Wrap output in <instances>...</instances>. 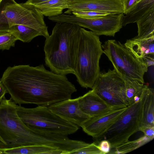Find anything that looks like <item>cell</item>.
Returning a JSON list of instances; mask_svg holds the SVG:
<instances>
[{
  "mask_svg": "<svg viewBox=\"0 0 154 154\" xmlns=\"http://www.w3.org/2000/svg\"><path fill=\"white\" fill-rule=\"evenodd\" d=\"M0 81L11 98L19 105L33 104L48 106L71 98L77 91L66 75L48 70L43 64L9 66Z\"/></svg>",
  "mask_w": 154,
  "mask_h": 154,
  "instance_id": "1",
  "label": "cell"
},
{
  "mask_svg": "<svg viewBox=\"0 0 154 154\" xmlns=\"http://www.w3.org/2000/svg\"><path fill=\"white\" fill-rule=\"evenodd\" d=\"M139 1L141 0H139Z\"/></svg>",
  "mask_w": 154,
  "mask_h": 154,
  "instance_id": "33",
  "label": "cell"
},
{
  "mask_svg": "<svg viewBox=\"0 0 154 154\" xmlns=\"http://www.w3.org/2000/svg\"><path fill=\"white\" fill-rule=\"evenodd\" d=\"M2 0H0V2Z\"/></svg>",
  "mask_w": 154,
  "mask_h": 154,
  "instance_id": "32",
  "label": "cell"
},
{
  "mask_svg": "<svg viewBox=\"0 0 154 154\" xmlns=\"http://www.w3.org/2000/svg\"><path fill=\"white\" fill-rule=\"evenodd\" d=\"M55 149L58 148L48 145H33L14 148L12 151L14 154H48Z\"/></svg>",
  "mask_w": 154,
  "mask_h": 154,
  "instance_id": "23",
  "label": "cell"
},
{
  "mask_svg": "<svg viewBox=\"0 0 154 154\" xmlns=\"http://www.w3.org/2000/svg\"><path fill=\"white\" fill-rule=\"evenodd\" d=\"M152 140L147 136H143L133 141L127 142L114 148L115 154H125L135 150Z\"/></svg>",
  "mask_w": 154,
  "mask_h": 154,
  "instance_id": "22",
  "label": "cell"
},
{
  "mask_svg": "<svg viewBox=\"0 0 154 154\" xmlns=\"http://www.w3.org/2000/svg\"><path fill=\"white\" fill-rule=\"evenodd\" d=\"M154 8V0L139 1L127 14L123 16L122 26L127 24L136 22L147 13Z\"/></svg>",
  "mask_w": 154,
  "mask_h": 154,
  "instance_id": "17",
  "label": "cell"
},
{
  "mask_svg": "<svg viewBox=\"0 0 154 154\" xmlns=\"http://www.w3.org/2000/svg\"><path fill=\"white\" fill-rule=\"evenodd\" d=\"M136 23L138 28V35L136 37L143 38L154 35V8Z\"/></svg>",
  "mask_w": 154,
  "mask_h": 154,
  "instance_id": "19",
  "label": "cell"
},
{
  "mask_svg": "<svg viewBox=\"0 0 154 154\" xmlns=\"http://www.w3.org/2000/svg\"><path fill=\"white\" fill-rule=\"evenodd\" d=\"M73 11L99 12L109 14L123 13V0H69L67 10L64 13L70 14Z\"/></svg>",
  "mask_w": 154,
  "mask_h": 154,
  "instance_id": "11",
  "label": "cell"
},
{
  "mask_svg": "<svg viewBox=\"0 0 154 154\" xmlns=\"http://www.w3.org/2000/svg\"><path fill=\"white\" fill-rule=\"evenodd\" d=\"M140 116L139 131L147 127H154V89L144 85L140 97Z\"/></svg>",
  "mask_w": 154,
  "mask_h": 154,
  "instance_id": "16",
  "label": "cell"
},
{
  "mask_svg": "<svg viewBox=\"0 0 154 154\" xmlns=\"http://www.w3.org/2000/svg\"><path fill=\"white\" fill-rule=\"evenodd\" d=\"M17 113L24 124L35 131L68 135L79 129L52 112L48 106H42L26 108L17 106Z\"/></svg>",
  "mask_w": 154,
  "mask_h": 154,
  "instance_id": "6",
  "label": "cell"
},
{
  "mask_svg": "<svg viewBox=\"0 0 154 154\" xmlns=\"http://www.w3.org/2000/svg\"><path fill=\"white\" fill-rule=\"evenodd\" d=\"M96 144H98L103 154L109 153L111 149V145L107 140H102Z\"/></svg>",
  "mask_w": 154,
  "mask_h": 154,
  "instance_id": "27",
  "label": "cell"
},
{
  "mask_svg": "<svg viewBox=\"0 0 154 154\" xmlns=\"http://www.w3.org/2000/svg\"><path fill=\"white\" fill-rule=\"evenodd\" d=\"M81 27L72 23L57 22L46 38L44 51L45 65L62 75L74 74L76 52Z\"/></svg>",
  "mask_w": 154,
  "mask_h": 154,
  "instance_id": "2",
  "label": "cell"
},
{
  "mask_svg": "<svg viewBox=\"0 0 154 154\" xmlns=\"http://www.w3.org/2000/svg\"><path fill=\"white\" fill-rule=\"evenodd\" d=\"M101 46L103 53L124 81L136 80L144 83L143 76L148 67L129 51L124 44L112 39L106 41Z\"/></svg>",
  "mask_w": 154,
  "mask_h": 154,
  "instance_id": "7",
  "label": "cell"
},
{
  "mask_svg": "<svg viewBox=\"0 0 154 154\" xmlns=\"http://www.w3.org/2000/svg\"><path fill=\"white\" fill-rule=\"evenodd\" d=\"M22 25L39 31L45 38L49 34L44 15L35 6L17 3L14 0L0 2V31H8L12 26Z\"/></svg>",
  "mask_w": 154,
  "mask_h": 154,
  "instance_id": "5",
  "label": "cell"
},
{
  "mask_svg": "<svg viewBox=\"0 0 154 154\" xmlns=\"http://www.w3.org/2000/svg\"><path fill=\"white\" fill-rule=\"evenodd\" d=\"M123 13L108 14L100 17L87 18L76 16L72 14H62L57 16L49 17L53 22H66L75 24L81 27L91 30L98 35L114 36L122 28Z\"/></svg>",
  "mask_w": 154,
  "mask_h": 154,
  "instance_id": "9",
  "label": "cell"
},
{
  "mask_svg": "<svg viewBox=\"0 0 154 154\" xmlns=\"http://www.w3.org/2000/svg\"><path fill=\"white\" fill-rule=\"evenodd\" d=\"M7 93L6 88L0 81V103Z\"/></svg>",
  "mask_w": 154,
  "mask_h": 154,
  "instance_id": "30",
  "label": "cell"
},
{
  "mask_svg": "<svg viewBox=\"0 0 154 154\" xmlns=\"http://www.w3.org/2000/svg\"><path fill=\"white\" fill-rule=\"evenodd\" d=\"M17 39L9 32L0 31V50H9L14 47Z\"/></svg>",
  "mask_w": 154,
  "mask_h": 154,
  "instance_id": "24",
  "label": "cell"
},
{
  "mask_svg": "<svg viewBox=\"0 0 154 154\" xmlns=\"http://www.w3.org/2000/svg\"><path fill=\"white\" fill-rule=\"evenodd\" d=\"M81 110L91 117L98 116L112 110L119 109L105 101L92 89L78 97Z\"/></svg>",
  "mask_w": 154,
  "mask_h": 154,
  "instance_id": "15",
  "label": "cell"
},
{
  "mask_svg": "<svg viewBox=\"0 0 154 154\" xmlns=\"http://www.w3.org/2000/svg\"><path fill=\"white\" fill-rule=\"evenodd\" d=\"M127 49L148 67L154 64V35L127 40L124 44Z\"/></svg>",
  "mask_w": 154,
  "mask_h": 154,
  "instance_id": "14",
  "label": "cell"
},
{
  "mask_svg": "<svg viewBox=\"0 0 154 154\" xmlns=\"http://www.w3.org/2000/svg\"><path fill=\"white\" fill-rule=\"evenodd\" d=\"M124 82L125 99L128 106L140 100L144 84L136 80L124 81Z\"/></svg>",
  "mask_w": 154,
  "mask_h": 154,
  "instance_id": "20",
  "label": "cell"
},
{
  "mask_svg": "<svg viewBox=\"0 0 154 154\" xmlns=\"http://www.w3.org/2000/svg\"><path fill=\"white\" fill-rule=\"evenodd\" d=\"M50 0H28L24 3L27 4H29L35 6L38 4L46 2Z\"/></svg>",
  "mask_w": 154,
  "mask_h": 154,
  "instance_id": "31",
  "label": "cell"
},
{
  "mask_svg": "<svg viewBox=\"0 0 154 154\" xmlns=\"http://www.w3.org/2000/svg\"><path fill=\"white\" fill-rule=\"evenodd\" d=\"M127 107L113 109L103 114L91 117L81 127L88 135L94 138H97L106 131Z\"/></svg>",
  "mask_w": 154,
  "mask_h": 154,
  "instance_id": "13",
  "label": "cell"
},
{
  "mask_svg": "<svg viewBox=\"0 0 154 154\" xmlns=\"http://www.w3.org/2000/svg\"><path fill=\"white\" fill-rule=\"evenodd\" d=\"M141 105L140 100L128 106L103 134L94 138V142L97 143L102 140H107L111 149L128 140L132 135L139 131Z\"/></svg>",
  "mask_w": 154,
  "mask_h": 154,
  "instance_id": "8",
  "label": "cell"
},
{
  "mask_svg": "<svg viewBox=\"0 0 154 154\" xmlns=\"http://www.w3.org/2000/svg\"><path fill=\"white\" fill-rule=\"evenodd\" d=\"M141 131L144 135L147 136L152 140L154 138V127H147L143 129Z\"/></svg>",
  "mask_w": 154,
  "mask_h": 154,
  "instance_id": "29",
  "label": "cell"
},
{
  "mask_svg": "<svg viewBox=\"0 0 154 154\" xmlns=\"http://www.w3.org/2000/svg\"><path fill=\"white\" fill-rule=\"evenodd\" d=\"M69 0H50L38 4L35 7L44 16L52 17L63 13V10L68 8Z\"/></svg>",
  "mask_w": 154,
  "mask_h": 154,
  "instance_id": "18",
  "label": "cell"
},
{
  "mask_svg": "<svg viewBox=\"0 0 154 154\" xmlns=\"http://www.w3.org/2000/svg\"><path fill=\"white\" fill-rule=\"evenodd\" d=\"M17 105L5 97L0 103V136L4 144L1 148H10L33 145L34 131L23 122L17 114Z\"/></svg>",
  "mask_w": 154,
  "mask_h": 154,
  "instance_id": "4",
  "label": "cell"
},
{
  "mask_svg": "<svg viewBox=\"0 0 154 154\" xmlns=\"http://www.w3.org/2000/svg\"><path fill=\"white\" fill-rule=\"evenodd\" d=\"M12 33L17 40L24 42H29L34 38L42 34L37 30L26 26L16 25L12 26L8 31Z\"/></svg>",
  "mask_w": 154,
  "mask_h": 154,
  "instance_id": "21",
  "label": "cell"
},
{
  "mask_svg": "<svg viewBox=\"0 0 154 154\" xmlns=\"http://www.w3.org/2000/svg\"><path fill=\"white\" fill-rule=\"evenodd\" d=\"M48 107L52 112L63 119L79 127L91 117L80 109L78 97L59 102Z\"/></svg>",
  "mask_w": 154,
  "mask_h": 154,
  "instance_id": "12",
  "label": "cell"
},
{
  "mask_svg": "<svg viewBox=\"0 0 154 154\" xmlns=\"http://www.w3.org/2000/svg\"><path fill=\"white\" fill-rule=\"evenodd\" d=\"M70 14L82 18H93L109 14L106 13L82 11H73Z\"/></svg>",
  "mask_w": 154,
  "mask_h": 154,
  "instance_id": "26",
  "label": "cell"
},
{
  "mask_svg": "<svg viewBox=\"0 0 154 154\" xmlns=\"http://www.w3.org/2000/svg\"><path fill=\"white\" fill-rule=\"evenodd\" d=\"M110 105L117 108L128 106L126 103L124 80L115 70L109 69L100 72L92 88Z\"/></svg>",
  "mask_w": 154,
  "mask_h": 154,
  "instance_id": "10",
  "label": "cell"
},
{
  "mask_svg": "<svg viewBox=\"0 0 154 154\" xmlns=\"http://www.w3.org/2000/svg\"><path fill=\"white\" fill-rule=\"evenodd\" d=\"M70 154H103L97 144L95 142L72 152Z\"/></svg>",
  "mask_w": 154,
  "mask_h": 154,
  "instance_id": "25",
  "label": "cell"
},
{
  "mask_svg": "<svg viewBox=\"0 0 154 154\" xmlns=\"http://www.w3.org/2000/svg\"><path fill=\"white\" fill-rule=\"evenodd\" d=\"M98 35L81 28L75 60L74 75L83 88L92 89L100 72L99 61L103 53Z\"/></svg>",
  "mask_w": 154,
  "mask_h": 154,
  "instance_id": "3",
  "label": "cell"
},
{
  "mask_svg": "<svg viewBox=\"0 0 154 154\" xmlns=\"http://www.w3.org/2000/svg\"><path fill=\"white\" fill-rule=\"evenodd\" d=\"M139 0H123V14H126L139 1Z\"/></svg>",
  "mask_w": 154,
  "mask_h": 154,
  "instance_id": "28",
  "label": "cell"
}]
</instances>
